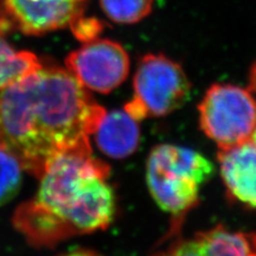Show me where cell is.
Listing matches in <instances>:
<instances>
[{
    "label": "cell",
    "mask_w": 256,
    "mask_h": 256,
    "mask_svg": "<svg viewBox=\"0 0 256 256\" xmlns=\"http://www.w3.org/2000/svg\"><path fill=\"white\" fill-rule=\"evenodd\" d=\"M251 140L256 144V130H255V132H254V134H253V137H252Z\"/></svg>",
    "instance_id": "obj_16"
},
{
    "label": "cell",
    "mask_w": 256,
    "mask_h": 256,
    "mask_svg": "<svg viewBox=\"0 0 256 256\" xmlns=\"http://www.w3.org/2000/svg\"><path fill=\"white\" fill-rule=\"evenodd\" d=\"M106 112L68 68L41 66L0 91V148L40 178L56 156L92 150Z\"/></svg>",
    "instance_id": "obj_1"
},
{
    "label": "cell",
    "mask_w": 256,
    "mask_h": 256,
    "mask_svg": "<svg viewBox=\"0 0 256 256\" xmlns=\"http://www.w3.org/2000/svg\"><path fill=\"white\" fill-rule=\"evenodd\" d=\"M171 255H237L256 256L255 232H234L218 226L180 238L166 252Z\"/></svg>",
    "instance_id": "obj_9"
},
{
    "label": "cell",
    "mask_w": 256,
    "mask_h": 256,
    "mask_svg": "<svg viewBox=\"0 0 256 256\" xmlns=\"http://www.w3.org/2000/svg\"><path fill=\"white\" fill-rule=\"evenodd\" d=\"M66 68L86 90L107 94L122 84L130 61L124 47L112 40L94 38L72 52Z\"/></svg>",
    "instance_id": "obj_6"
},
{
    "label": "cell",
    "mask_w": 256,
    "mask_h": 256,
    "mask_svg": "<svg viewBox=\"0 0 256 256\" xmlns=\"http://www.w3.org/2000/svg\"><path fill=\"white\" fill-rule=\"evenodd\" d=\"M8 26L6 18L0 16V90L42 66L34 54L16 52L6 43L4 34Z\"/></svg>",
    "instance_id": "obj_11"
},
{
    "label": "cell",
    "mask_w": 256,
    "mask_h": 256,
    "mask_svg": "<svg viewBox=\"0 0 256 256\" xmlns=\"http://www.w3.org/2000/svg\"><path fill=\"white\" fill-rule=\"evenodd\" d=\"M110 166L92 150L56 156L42 174L36 198L20 205L13 222L36 246L107 228L116 214Z\"/></svg>",
    "instance_id": "obj_2"
},
{
    "label": "cell",
    "mask_w": 256,
    "mask_h": 256,
    "mask_svg": "<svg viewBox=\"0 0 256 256\" xmlns=\"http://www.w3.org/2000/svg\"><path fill=\"white\" fill-rule=\"evenodd\" d=\"M102 10L114 22L130 25L146 18L154 0H100Z\"/></svg>",
    "instance_id": "obj_12"
},
{
    "label": "cell",
    "mask_w": 256,
    "mask_h": 256,
    "mask_svg": "<svg viewBox=\"0 0 256 256\" xmlns=\"http://www.w3.org/2000/svg\"><path fill=\"white\" fill-rule=\"evenodd\" d=\"M70 27L76 38L84 43L96 38V36L102 31V24L98 20L84 18V15L80 16Z\"/></svg>",
    "instance_id": "obj_14"
},
{
    "label": "cell",
    "mask_w": 256,
    "mask_h": 256,
    "mask_svg": "<svg viewBox=\"0 0 256 256\" xmlns=\"http://www.w3.org/2000/svg\"><path fill=\"white\" fill-rule=\"evenodd\" d=\"M200 125L219 150L250 141L256 130V100L251 90L214 84L198 105Z\"/></svg>",
    "instance_id": "obj_5"
},
{
    "label": "cell",
    "mask_w": 256,
    "mask_h": 256,
    "mask_svg": "<svg viewBox=\"0 0 256 256\" xmlns=\"http://www.w3.org/2000/svg\"><path fill=\"white\" fill-rule=\"evenodd\" d=\"M214 166L198 152L160 144L152 150L146 162V184L162 210L182 221L200 198L201 189L212 178Z\"/></svg>",
    "instance_id": "obj_3"
},
{
    "label": "cell",
    "mask_w": 256,
    "mask_h": 256,
    "mask_svg": "<svg viewBox=\"0 0 256 256\" xmlns=\"http://www.w3.org/2000/svg\"><path fill=\"white\" fill-rule=\"evenodd\" d=\"M88 0H2L6 18L29 36L70 26L84 11Z\"/></svg>",
    "instance_id": "obj_7"
},
{
    "label": "cell",
    "mask_w": 256,
    "mask_h": 256,
    "mask_svg": "<svg viewBox=\"0 0 256 256\" xmlns=\"http://www.w3.org/2000/svg\"><path fill=\"white\" fill-rule=\"evenodd\" d=\"M218 162L228 196L256 210V144L250 140L228 150H219Z\"/></svg>",
    "instance_id": "obj_8"
},
{
    "label": "cell",
    "mask_w": 256,
    "mask_h": 256,
    "mask_svg": "<svg viewBox=\"0 0 256 256\" xmlns=\"http://www.w3.org/2000/svg\"><path fill=\"white\" fill-rule=\"evenodd\" d=\"M93 134L104 154L114 159L126 158L138 148L139 121L125 109L106 112Z\"/></svg>",
    "instance_id": "obj_10"
},
{
    "label": "cell",
    "mask_w": 256,
    "mask_h": 256,
    "mask_svg": "<svg viewBox=\"0 0 256 256\" xmlns=\"http://www.w3.org/2000/svg\"><path fill=\"white\" fill-rule=\"evenodd\" d=\"M22 170L18 160L0 148V206L11 201L18 192Z\"/></svg>",
    "instance_id": "obj_13"
},
{
    "label": "cell",
    "mask_w": 256,
    "mask_h": 256,
    "mask_svg": "<svg viewBox=\"0 0 256 256\" xmlns=\"http://www.w3.org/2000/svg\"><path fill=\"white\" fill-rule=\"evenodd\" d=\"M134 93L124 109L138 121L172 114L185 104L191 86L178 63L164 54H146L134 77Z\"/></svg>",
    "instance_id": "obj_4"
},
{
    "label": "cell",
    "mask_w": 256,
    "mask_h": 256,
    "mask_svg": "<svg viewBox=\"0 0 256 256\" xmlns=\"http://www.w3.org/2000/svg\"><path fill=\"white\" fill-rule=\"evenodd\" d=\"M249 84L250 90L254 93H256V63L253 66L251 72H250V78H249Z\"/></svg>",
    "instance_id": "obj_15"
}]
</instances>
